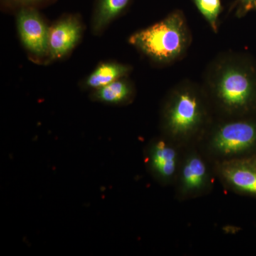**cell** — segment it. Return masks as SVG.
Segmentation results:
<instances>
[{"label":"cell","instance_id":"9a60e30c","mask_svg":"<svg viewBox=\"0 0 256 256\" xmlns=\"http://www.w3.org/2000/svg\"><path fill=\"white\" fill-rule=\"evenodd\" d=\"M236 5L239 16H245L250 12L256 10V0H236Z\"/></svg>","mask_w":256,"mask_h":256},{"label":"cell","instance_id":"4fadbf2b","mask_svg":"<svg viewBox=\"0 0 256 256\" xmlns=\"http://www.w3.org/2000/svg\"><path fill=\"white\" fill-rule=\"evenodd\" d=\"M193 2L213 31L217 32L218 16L222 9L220 0H193Z\"/></svg>","mask_w":256,"mask_h":256},{"label":"cell","instance_id":"7a4b0ae2","mask_svg":"<svg viewBox=\"0 0 256 256\" xmlns=\"http://www.w3.org/2000/svg\"><path fill=\"white\" fill-rule=\"evenodd\" d=\"M214 118V114L203 86L184 80L172 88L163 101L162 136L182 146L197 144Z\"/></svg>","mask_w":256,"mask_h":256},{"label":"cell","instance_id":"5bb4252c","mask_svg":"<svg viewBox=\"0 0 256 256\" xmlns=\"http://www.w3.org/2000/svg\"><path fill=\"white\" fill-rule=\"evenodd\" d=\"M55 0H0V6L4 12L15 13L24 8H40L53 3Z\"/></svg>","mask_w":256,"mask_h":256},{"label":"cell","instance_id":"30bf717a","mask_svg":"<svg viewBox=\"0 0 256 256\" xmlns=\"http://www.w3.org/2000/svg\"><path fill=\"white\" fill-rule=\"evenodd\" d=\"M132 0H96L90 28L95 36H100L114 20L126 12Z\"/></svg>","mask_w":256,"mask_h":256},{"label":"cell","instance_id":"3957f363","mask_svg":"<svg viewBox=\"0 0 256 256\" xmlns=\"http://www.w3.org/2000/svg\"><path fill=\"white\" fill-rule=\"evenodd\" d=\"M191 42V32L180 10L134 32L128 38L130 44L158 66L169 65L182 58Z\"/></svg>","mask_w":256,"mask_h":256},{"label":"cell","instance_id":"7c38bea8","mask_svg":"<svg viewBox=\"0 0 256 256\" xmlns=\"http://www.w3.org/2000/svg\"><path fill=\"white\" fill-rule=\"evenodd\" d=\"M136 96L134 84L128 77L92 90V100L111 106H124L132 102Z\"/></svg>","mask_w":256,"mask_h":256},{"label":"cell","instance_id":"6da1fadb","mask_svg":"<svg viewBox=\"0 0 256 256\" xmlns=\"http://www.w3.org/2000/svg\"><path fill=\"white\" fill-rule=\"evenodd\" d=\"M202 86L214 117H238L256 110V74L238 54L226 52L214 60Z\"/></svg>","mask_w":256,"mask_h":256},{"label":"cell","instance_id":"8992f818","mask_svg":"<svg viewBox=\"0 0 256 256\" xmlns=\"http://www.w3.org/2000/svg\"><path fill=\"white\" fill-rule=\"evenodd\" d=\"M22 44L28 56L37 63H48L50 26L36 8H24L14 13Z\"/></svg>","mask_w":256,"mask_h":256},{"label":"cell","instance_id":"8fae6325","mask_svg":"<svg viewBox=\"0 0 256 256\" xmlns=\"http://www.w3.org/2000/svg\"><path fill=\"white\" fill-rule=\"evenodd\" d=\"M132 69L130 66L120 62L112 60L102 62L84 79L82 87L92 92L118 79L128 77Z\"/></svg>","mask_w":256,"mask_h":256},{"label":"cell","instance_id":"5b68a950","mask_svg":"<svg viewBox=\"0 0 256 256\" xmlns=\"http://www.w3.org/2000/svg\"><path fill=\"white\" fill-rule=\"evenodd\" d=\"M216 178L214 164L197 144L185 146L174 184L175 196L186 201L205 196L213 190Z\"/></svg>","mask_w":256,"mask_h":256},{"label":"cell","instance_id":"ba28073f","mask_svg":"<svg viewBox=\"0 0 256 256\" xmlns=\"http://www.w3.org/2000/svg\"><path fill=\"white\" fill-rule=\"evenodd\" d=\"M214 168L224 188L256 198V156L216 163Z\"/></svg>","mask_w":256,"mask_h":256},{"label":"cell","instance_id":"9c48e42d","mask_svg":"<svg viewBox=\"0 0 256 256\" xmlns=\"http://www.w3.org/2000/svg\"><path fill=\"white\" fill-rule=\"evenodd\" d=\"M84 32L82 18L78 14L60 16L50 26L48 63L64 60L73 52Z\"/></svg>","mask_w":256,"mask_h":256},{"label":"cell","instance_id":"277c9868","mask_svg":"<svg viewBox=\"0 0 256 256\" xmlns=\"http://www.w3.org/2000/svg\"><path fill=\"white\" fill-rule=\"evenodd\" d=\"M250 116L214 117L197 146L214 164L256 156V119Z\"/></svg>","mask_w":256,"mask_h":256},{"label":"cell","instance_id":"52a82bcc","mask_svg":"<svg viewBox=\"0 0 256 256\" xmlns=\"http://www.w3.org/2000/svg\"><path fill=\"white\" fill-rule=\"evenodd\" d=\"M184 148L163 136L154 139L148 146L146 156V166L162 185H174Z\"/></svg>","mask_w":256,"mask_h":256}]
</instances>
